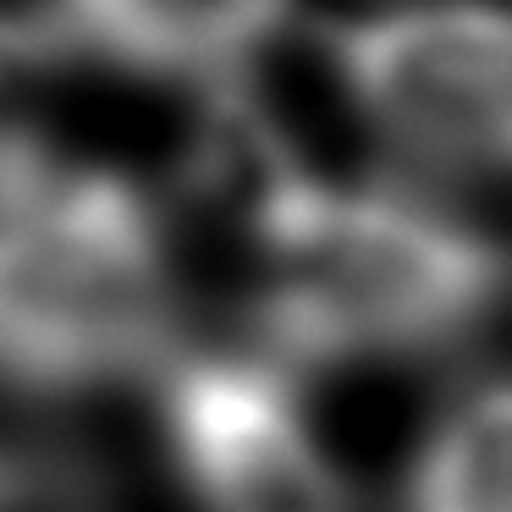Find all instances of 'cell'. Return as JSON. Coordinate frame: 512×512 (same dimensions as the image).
I'll return each mask as SVG.
<instances>
[{
  "instance_id": "cell-5",
  "label": "cell",
  "mask_w": 512,
  "mask_h": 512,
  "mask_svg": "<svg viewBox=\"0 0 512 512\" xmlns=\"http://www.w3.org/2000/svg\"><path fill=\"white\" fill-rule=\"evenodd\" d=\"M298 0H50L61 56H89L127 78L232 94L292 28Z\"/></svg>"
},
{
  "instance_id": "cell-1",
  "label": "cell",
  "mask_w": 512,
  "mask_h": 512,
  "mask_svg": "<svg viewBox=\"0 0 512 512\" xmlns=\"http://www.w3.org/2000/svg\"><path fill=\"white\" fill-rule=\"evenodd\" d=\"M237 232L254 353L287 375L441 358L512 303L507 243L413 182H336L292 160Z\"/></svg>"
},
{
  "instance_id": "cell-6",
  "label": "cell",
  "mask_w": 512,
  "mask_h": 512,
  "mask_svg": "<svg viewBox=\"0 0 512 512\" xmlns=\"http://www.w3.org/2000/svg\"><path fill=\"white\" fill-rule=\"evenodd\" d=\"M402 512H512V375H485L424 424Z\"/></svg>"
},
{
  "instance_id": "cell-8",
  "label": "cell",
  "mask_w": 512,
  "mask_h": 512,
  "mask_svg": "<svg viewBox=\"0 0 512 512\" xmlns=\"http://www.w3.org/2000/svg\"><path fill=\"white\" fill-rule=\"evenodd\" d=\"M50 61H61V45H56V28L45 23V12H12V6H0V111ZM0 127H6V116H0Z\"/></svg>"
},
{
  "instance_id": "cell-3",
  "label": "cell",
  "mask_w": 512,
  "mask_h": 512,
  "mask_svg": "<svg viewBox=\"0 0 512 512\" xmlns=\"http://www.w3.org/2000/svg\"><path fill=\"white\" fill-rule=\"evenodd\" d=\"M347 111L408 166L512 182V6L380 0L325 28Z\"/></svg>"
},
{
  "instance_id": "cell-7",
  "label": "cell",
  "mask_w": 512,
  "mask_h": 512,
  "mask_svg": "<svg viewBox=\"0 0 512 512\" xmlns=\"http://www.w3.org/2000/svg\"><path fill=\"white\" fill-rule=\"evenodd\" d=\"M94 468L78 446L45 430L0 424V512H89Z\"/></svg>"
},
{
  "instance_id": "cell-2",
  "label": "cell",
  "mask_w": 512,
  "mask_h": 512,
  "mask_svg": "<svg viewBox=\"0 0 512 512\" xmlns=\"http://www.w3.org/2000/svg\"><path fill=\"white\" fill-rule=\"evenodd\" d=\"M171 221L127 171L0 127V391L83 402L182 353Z\"/></svg>"
},
{
  "instance_id": "cell-4",
  "label": "cell",
  "mask_w": 512,
  "mask_h": 512,
  "mask_svg": "<svg viewBox=\"0 0 512 512\" xmlns=\"http://www.w3.org/2000/svg\"><path fill=\"white\" fill-rule=\"evenodd\" d=\"M160 441L199 512H353L298 386L254 347H182L155 380Z\"/></svg>"
}]
</instances>
